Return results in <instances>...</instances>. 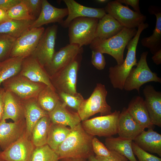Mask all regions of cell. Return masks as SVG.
Instances as JSON below:
<instances>
[{
  "mask_svg": "<svg viewBox=\"0 0 161 161\" xmlns=\"http://www.w3.org/2000/svg\"><path fill=\"white\" fill-rule=\"evenodd\" d=\"M87 133L81 123L72 128L68 136L55 151L59 160L88 158L94 154L92 140L94 137Z\"/></svg>",
  "mask_w": 161,
  "mask_h": 161,
  "instance_id": "6da1fadb",
  "label": "cell"
},
{
  "mask_svg": "<svg viewBox=\"0 0 161 161\" xmlns=\"http://www.w3.org/2000/svg\"><path fill=\"white\" fill-rule=\"evenodd\" d=\"M137 30L124 27L118 33L107 39L100 41L94 39L89 45L92 50H97L103 54H109L116 60L117 65L124 61L125 48L136 34Z\"/></svg>",
  "mask_w": 161,
  "mask_h": 161,
  "instance_id": "7a4b0ae2",
  "label": "cell"
},
{
  "mask_svg": "<svg viewBox=\"0 0 161 161\" xmlns=\"http://www.w3.org/2000/svg\"><path fill=\"white\" fill-rule=\"evenodd\" d=\"M107 93L104 85L97 84L91 96L87 99H84L77 110L81 121L88 119L97 113L104 116L112 113L111 106L106 101Z\"/></svg>",
  "mask_w": 161,
  "mask_h": 161,
  "instance_id": "3957f363",
  "label": "cell"
},
{
  "mask_svg": "<svg viewBox=\"0 0 161 161\" xmlns=\"http://www.w3.org/2000/svg\"><path fill=\"white\" fill-rule=\"evenodd\" d=\"M99 19L79 17L72 20L68 27L69 44L80 47L90 45L95 38V33Z\"/></svg>",
  "mask_w": 161,
  "mask_h": 161,
  "instance_id": "277c9868",
  "label": "cell"
},
{
  "mask_svg": "<svg viewBox=\"0 0 161 161\" xmlns=\"http://www.w3.org/2000/svg\"><path fill=\"white\" fill-rule=\"evenodd\" d=\"M148 52H143L135 67H133L125 82L123 89L126 91L136 89L140 93V87L150 82L161 83V79L151 71L147 62Z\"/></svg>",
  "mask_w": 161,
  "mask_h": 161,
  "instance_id": "5b68a950",
  "label": "cell"
},
{
  "mask_svg": "<svg viewBox=\"0 0 161 161\" xmlns=\"http://www.w3.org/2000/svg\"><path fill=\"white\" fill-rule=\"evenodd\" d=\"M120 113L115 111L109 114L87 120L82 121V126L87 133L93 136L111 137L117 134Z\"/></svg>",
  "mask_w": 161,
  "mask_h": 161,
  "instance_id": "8992f818",
  "label": "cell"
},
{
  "mask_svg": "<svg viewBox=\"0 0 161 161\" xmlns=\"http://www.w3.org/2000/svg\"><path fill=\"white\" fill-rule=\"evenodd\" d=\"M138 43L137 40H131L126 47L128 51L123 63L109 68V77L114 88L123 89L126 79L134 66L137 65L136 51Z\"/></svg>",
  "mask_w": 161,
  "mask_h": 161,
  "instance_id": "52a82bcc",
  "label": "cell"
},
{
  "mask_svg": "<svg viewBox=\"0 0 161 161\" xmlns=\"http://www.w3.org/2000/svg\"><path fill=\"white\" fill-rule=\"evenodd\" d=\"M2 84L5 91L14 93L22 100L37 98L47 86L32 81L19 74L4 81Z\"/></svg>",
  "mask_w": 161,
  "mask_h": 161,
  "instance_id": "ba28073f",
  "label": "cell"
},
{
  "mask_svg": "<svg viewBox=\"0 0 161 161\" xmlns=\"http://www.w3.org/2000/svg\"><path fill=\"white\" fill-rule=\"evenodd\" d=\"M107 14L112 16L124 27L134 29L145 21L146 16L133 11L117 0L109 1L104 8Z\"/></svg>",
  "mask_w": 161,
  "mask_h": 161,
  "instance_id": "9c48e42d",
  "label": "cell"
},
{
  "mask_svg": "<svg viewBox=\"0 0 161 161\" xmlns=\"http://www.w3.org/2000/svg\"><path fill=\"white\" fill-rule=\"evenodd\" d=\"M58 29V25L53 24L45 30L31 55L44 68L50 64L55 52V47Z\"/></svg>",
  "mask_w": 161,
  "mask_h": 161,
  "instance_id": "30bf717a",
  "label": "cell"
},
{
  "mask_svg": "<svg viewBox=\"0 0 161 161\" xmlns=\"http://www.w3.org/2000/svg\"><path fill=\"white\" fill-rule=\"evenodd\" d=\"M83 52V47L74 44H68L55 52L50 64L44 68L50 78L70 64Z\"/></svg>",
  "mask_w": 161,
  "mask_h": 161,
  "instance_id": "8fae6325",
  "label": "cell"
},
{
  "mask_svg": "<svg viewBox=\"0 0 161 161\" xmlns=\"http://www.w3.org/2000/svg\"><path fill=\"white\" fill-rule=\"evenodd\" d=\"M80 57L50 78L51 83L57 92H63L73 95L78 93L76 83Z\"/></svg>",
  "mask_w": 161,
  "mask_h": 161,
  "instance_id": "7c38bea8",
  "label": "cell"
},
{
  "mask_svg": "<svg viewBox=\"0 0 161 161\" xmlns=\"http://www.w3.org/2000/svg\"><path fill=\"white\" fill-rule=\"evenodd\" d=\"M45 30L42 27L29 29L17 38L10 57L25 58L31 55L36 48Z\"/></svg>",
  "mask_w": 161,
  "mask_h": 161,
  "instance_id": "4fadbf2b",
  "label": "cell"
},
{
  "mask_svg": "<svg viewBox=\"0 0 161 161\" xmlns=\"http://www.w3.org/2000/svg\"><path fill=\"white\" fill-rule=\"evenodd\" d=\"M26 133L0 152V159L5 161H30L34 149Z\"/></svg>",
  "mask_w": 161,
  "mask_h": 161,
  "instance_id": "5bb4252c",
  "label": "cell"
},
{
  "mask_svg": "<svg viewBox=\"0 0 161 161\" xmlns=\"http://www.w3.org/2000/svg\"><path fill=\"white\" fill-rule=\"evenodd\" d=\"M68 10L67 18L61 25L64 28L68 27L70 22L79 17L97 18H103L106 13L104 8H95L83 5L74 0H64Z\"/></svg>",
  "mask_w": 161,
  "mask_h": 161,
  "instance_id": "9a60e30c",
  "label": "cell"
},
{
  "mask_svg": "<svg viewBox=\"0 0 161 161\" xmlns=\"http://www.w3.org/2000/svg\"><path fill=\"white\" fill-rule=\"evenodd\" d=\"M19 74L32 81L43 83L55 90L44 68L31 55L24 59Z\"/></svg>",
  "mask_w": 161,
  "mask_h": 161,
  "instance_id": "2e32d148",
  "label": "cell"
},
{
  "mask_svg": "<svg viewBox=\"0 0 161 161\" xmlns=\"http://www.w3.org/2000/svg\"><path fill=\"white\" fill-rule=\"evenodd\" d=\"M68 15L67 8H58L52 5L47 0H42L41 13L30 28V29L38 28L44 25L58 23L61 25L64 18Z\"/></svg>",
  "mask_w": 161,
  "mask_h": 161,
  "instance_id": "e0dca14e",
  "label": "cell"
},
{
  "mask_svg": "<svg viewBox=\"0 0 161 161\" xmlns=\"http://www.w3.org/2000/svg\"><path fill=\"white\" fill-rule=\"evenodd\" d=\"M145 103L152 124L161 127V92L151 85L144 88Z\"/></svg>",
  "mask_w": 161,
  "mask_h": 161,
  "instance_id": "ac0fdd59",
  "label": "cell"
},
{
  "mask_svg": "<svg viewBox=\"0 0 161 161\" xmlns=\"http://www.w3.org/2000/svg\"><path fill=\"white\" fill-rule=\"evenodd\" d=\"M25 117L23 101L14 93L5 91L4 113L2 120L10 119L14 122L22 121Z\"/></svg>",
  "mask_w": 161,
  "mask_h": 161,
  "instance_id": "d6986e66",
  "label": "cell"
},
{
  "mask_svg": "<svg viewBox=\"0 0 161 161\" xmlns=\"http://www.w3.org/2000/svg\"><path fill=\"white\" fill-rule=\"evenodd\" d=\"M51 123L68 126L72 128L81 123V120L77 112H71L60 100L55 108L48 113Z\"/></svg>",
  "mask_w": 161,
  "mask_h": 161,
  "instance_id": "ffe728a7",
  "label": "cell"
},
{
  "mask_svg": "<svg viewBox=\"0 0 161 161\" xmlns=\"http://www.w3.org/2000/svg\"><path fill=\"white\" fill-rule=\"evenodd\" d=\"M144 130L134 120L127 108H124L118 120L117 134L119 137L133 141Z\"/></svg>",
  "mask_w": 161,
  "mask_h": 161,
  "instance_id": "44dd1931",
  "label": "cell"
},
{
  "mask_svg": "<svg viewBox=\"0 0 161 161\" xmlns=\"http://www.w3.org/2000/svg\"><path fill=\"white\" fill-rule=\"evenodd\" d=\"M127 110L134 120L143 129L152 128V124L144 100L141 97H134L129 102Z\"/></svg>",
  "mask_w": 161,
  "mask_h": 161,
  "instance_id": "7402d4cb",
  "label": "cell"
},
{
  "mask_svg": "<svg viewBox=\"0 0 161 161\" xmlns=\"http://www.w3.org/2000/svg\"><path fill=\"white\" fill-rule=\"evenodd\" d=\"M26 124V134L31 135L33 129L41 118L48 116V112L42 109L37 98L22 100Z\"/></svg>",
  "mask_w": 161,
  "mask_h": 161,
  "instance_id": "603a6c76",
  "label": "cell"
},
{
  "mask_svg": "<svg viewBox=\"0 0 161 161\" xmlns=\"http://www.w3.org/2000/svg\"><path fill=\"white\" fill-rule=\"evenodd\" d=\"M133 141L145 151L156 154L161 157V135L153 128H149L147 131L143 130Z\"/></svg>",
  "mask_w": 161,
  "mask_h": 161,
  "instance_id": "cb8c5ba5",
  "label": "cell"
},
{
  "mask_svg": "<svg viewBox=\"0 0 161 161\" xmlns=\"http://www.w3.org/2000/svg\"><path fill=\"white\" fill-rule=\"evenodd\" d=\"M148 10L149 13L155 15L156 21L155 27L152 34L143 38L142 45L149 49L153 55L161 49V9L155 6H150Z\"/></svg>",
  "mask_w": 161,
  "mask_h": 161,
  "instance_id": "d4e9b609",
  "label": "cell"
},
{
  "mask_svg": "<svg viewBox=\"0 0 161 161\" xmlns=\"http://www.w3.org/2000/svg\"><path fill=\"white\" fill-rule=\"evenodd\" d=\"M22 121L10 123L4 120L0 121V148L2 151L24 134L20 124Z\"/></svg>",
  "mask_w": 161,
  "mask_h": 161,
  "instance_id": "484cf974",
  "label": "cell"
},
{
  "mask_svg": "<svg viewBox=\"0 0 161 161\" xmlns=\"http://www.w3.org/2000/svg\"><path fill=\"white\" fill-rule=\"evenodd\" d=\"M124 27L110 15L106 14L99 19L95 39L103 41L109 39L120 32Z\"/></svg>",
  "mask_w": 161,
  "mask_h": 161,
  "instance_id": "4316f807",
  "label": "cell"
},
{
  "mask_svg": "<svg viewBox=\"0 0 161 161\" xmlns=\"http://www.w3.org/2000/svg\"><path fill=\"white\" fill-rule=\"evenodd\" d=\"M132 140L125 139L120 137H107L105 145L110 150L116 151L126 157L130 161H138L133 153L132 146Z\"/></svg>",
  "mask_w": 161,
  "mask_h": 161,
  "instance_id": "83f0119b",
  "label": "cell"
},
{
  "mask_svg": "<svg viewBox=\"0 0 161 161\" xmlns=\"http://www.w3.org/2000/svg\"><path fill=\"white\" fill-rule=\"evenodd\" d=\"M35 20L10 19L0 24V34H4L17 39L27 31Z\"/></svg>",
  "mask_w": 161,
  "mask_h": 161,
  "instance_id": "f1b7e54d",
  "label": "cell"
},
{
  "mask_svg": "<svg viewBox=\"0 0 161 161\" xmlns=\"http://www.w3.org/2000/svg\"><path fill=\"white\" fill-rule=\"evenodd\" d=\"M71 131L65 126L51 123L47 144L55 151L65 140Z\"/></svg>",
  "mask_w": 161,
  "mask_h": 161,
  "instance_id": "f546056e",
  "label": "cell"
},
{
  "mask_svg": "<svg viewBox=\"0 0 161 161\" xmlns=\"http://www.w3.org/2000/svg\"><path fill=\"white\" fill-rule=\"evenodd\" d=\"M51 123L48 115L41 118L36 124L31 134V141L34 146L38 147L47 144Z\"/></svg>",
  "mask_w": 161,
  "mask_h": 161,
  "instance_id": "4dcf8cb0",
  "label": "cell"
},
{
  "mask_svg": "<svg viewBox=\"0 0 161 161\" xmlns=\"http://www.w3.org/2000/svg\"><path fill=\"white\" fill-rule=\"evenodd\" d=\"M24 58L10 57L0 62V86L4 81L19 73Z\"/></svg>",
  "mask_w": 161,
  "mask_h": 161,
  "instance_id": "1f68e13d",
  "label": "cell"
},
{
  "mask_svg": "<svg viewBox=\"0 0 161 161\" xmlns=\"http://www.w3.org/2000/svg\"><path fill=\"white\" fill-rule=\"evenodd\" d=\"M37 99L41 108L48 113L55 108L60 100L56 90L47 86L40 92Z\"/></svg>",
  "mask_w": 161,
  "mask_h": 161,
  "instance_id": "d6a6232c",
  "label": "cell"
},
{
  "mask_svg": "<svg viewBox=\"0 0 161 161\" xmlns=\"http://www.w3.org/2000/svg\"><path fill=\"white\" fill-rule=\"evenodd\" d=\"M55 152L47 144L34 148L30 161H58Z\"/></svg>",
  "mask_w": 161,
  "mask_h": 161,
  "instance_id": "836d02e7",
  "label": "cell"
},
{
  "mask_svg": "<svg viewBox=\"0 0 161 161\" xmlns=\"http://www.w3.org/2000/svg\"><path fill=\"white\" fill-rule=\"evenodd\" d=\"M10 19L16 20H35L30 14L25 5L21 1L7 11Z\"/></svg>",
  "mask_w": 161,
  "mask_h": 161,
  "instance_id": "e575fe53",
  "label": "cell"
},
{
  "mask_svg": "<svg viewBox=\"0 0 161 161\" xmlns=\"http://www.w3.org/2000/svg\"><path fill=\"white\" fill-rule=\"evenodd\" d=\"M16 39L8 35L0 34V62L10 57Z\"/></svg>",
  "mask_w": 161,
  "mask_h": 161,
  "instance_id": "d590c367",
  "label": "cell"
},
{
  "mask_svg": "<svg viewBox=\"0 0 161 161\" xmlns=\"http://www.w3.org/2000/svg\"><path fill=\"white\" fill-rule=\"evenodd\" d=\"M60 100L66 106L78 110L84 99L81 94L73 95L63 92H57Z\"/></svg>",
  "mask_w": 161,
  "mask_h": 161,
  "instance_id": "8d00e7d4",
  "label": "cell"
},
{
  "mask_svg": "<svg viewBox=\"0 0 161 161\" xmlns=\"http://www.w3.org/2000/svg\"><path fill=\"white\" fill-rule=\"evenodd\" d=\"M132 146L133 153L137 157L138 161H161V158L150 154L142 149L133 141Z\"/></svg>",
  "mask_w": 161,
  "mask_h": 161,
  "instance_id": "74e56055",
  "label": "cell"
},
{
  "mask_svg": "<svg viewBox=\"0 0 161 161\" xmlns=\"http://www.w3.org/2000/svg\"><path fill=\"white\" fill-rule=\"evenodd\" d=\"M21 1L27 7L30 14L36 20L41 13L42 0H21Z\"/></svg>",
  "mask_w": 161,
  "mask_h": 161,
  "instance_id": "f35d334b",
  "label": "cell"
},
{
  "mask_svg": "<svg viewBox=\"0 0 161 161\" xmlns=\"http://www.w3.org/2000/svg\"><path fill=\"white\" fill-rule=\"evenodd\" d=\"M92 144L93 152L96 156L108 157L111 155V151L96 137L93 138Z\"/></svg>",
  "mask_w": 161,
  "mask_h": 161,
  "instance_id": "ab89813d",
  "label": "cell"
},
{
  "mask_svg": "<svg viewBox=\"0 0 161 161\" xmlns=\"http://www.w3.org/2000/svg\"><path fill=\"white\" fill-rule=\"evenodd\" d=\"M91 62L96 69L101 70L103 69L106 64V60L103 54L100 52L92 50Z\"/></svg>",
  "mask_w": 161,
  "mask_h": 161,
  "instance_id": "60d3db41",
  "label": "cell"
},
{
  "mask_svg": "<svg viewBox=\"0 0 161 161\" xmlns=\"http://www.w3.org/2000/svg\"><path fill=\"white\" fill-rule=\"evenodd\" d=\"M111 155L108 157L96 156V158L99 161H128V160L124 156L115 151L110 150Z\"/></svg>",
  "mask_w": 161,
  "mask_h": 161,
  "instance_id": "b9f144b4",
  "label": "cell"
},
{
  "mask_svg": "<svg viewBox=\"0 0 161 161\" xmlns=\"http://www.w3.org/2000/svg\"><path fill=\"white\" fill-rule=\"evenodd\" d=\"M21 1V0H0V8L7 11Z\"/></svg>",
  "mask_w": 161,
  "mask_h": 161,
  "instance_id": "7bdbcfd3",
  "label": "cell"
},
{
  "mask_svg": "<svg viewBox=\"0 0 161 161\" xmlns=\"http://www.w3.org/2000/svg\"><path fill=\"white\" fill-rule=\"evenodd\" d=\"M121 4H124L127 6L129 5L132 7L134 11L138 13H141L139 5V0H117Z\"/></svg>",
  "mask_w": 161,
  "mask_h": 161,
  "instance_id": "ee69618b",
  "label": "cell"
},
{
  "mask_svg": "<svg viewBox=\"0 0 161 161\" xmlns=\"http://www.w3.org/2000/svg\"><path fill=\"white\" fill-rule=\"evenodd\" d=\"M5 91L0 86V121L2 120L4 109V97Z\"/></svg>",
  "mask_w": 161,
  "mask_h": 161,
  "instance_id": "f6af8a7d",
  "label": "cell"
},
{
  "mask_svg": "<svg viewBox=\"0 0 161 161\" xmlns=\"http://www.w3.org/2000/svg\"><path fill=\"white\" fill-rule=\"evenodd\" d=\"M10 19L7 14V11L0 8V24Z\"/></svg>",
  "mask_w": 161,
  "mask_h": 161,
  "instance_id": "bcb514c9",
  "label": "cell"
},
{
  "mask_svg": "<svg viewBox=\"0 0 161 161\" xmlns=\"http://www.w3.org/2000/svg\"><path fill=\"white\" fill-rule=\"evenodd\" d=\"M152 59L154 62L157 65H159L161 64V49L153 54Z\"/></svg>",
  "mask_w": 161,
  "mask_h": 161,
  "instance_id": "7dc6e473",
  "label": "cell"
},
{
  "mask_svg": "<svg viewBox=\"0 0 161 161\" xmlns=\"http://www.w3.org/2000/svg\"><path fill=\"white\" fill-rule=\"evenodd\" d=\"M62 161H85L82 158H67L62 159Z\"/></svg>",
  "mask_w": 161,
  "mask_h": 161,
  "instance_id": "c3c4849f",
  "label": "cell"
},
{
  "mask_svg": "<svg viewBox=\"0 0 161 161\" xmlns=\"http://www.w3.org/2000/svg\"><path fill=\"white\" fill-rule=\"evenodd\" d=\"M88 161H99L94 156V155H92L88 158Z\"/></svg>",
  "mask_w": 161,
  "mask_h": 161,
  "instance_id": "681fc988",
  "label": "cell"
},
{
  "mask_svg": "<svg viewBox=\"0 0 161 161\" xmlns=\"http://www.w3.org/2000/svg\"><path fill=\"white\" fill-rule=\"evenodd\" d=\"M96 1L97 3L100 4L105 3H108L109 1L108 0H97Z\"/></svg>",
  "mask_w": 161,
  "mask_h": 161,
  "instance_id": "f907efd6",
  "label": "cell"
},
{
  "mask_svg": "<svg viewBox=\"0 0 161 161\" xmlns=\"http://www.w3.org/2000/svg\"><path fill=\"white\" fill-rule=\"evenodd\" d=\"M0 161H5L0 159Z\"/></svg>",
  "mask_w": 161,
  "mask_h": 161,
  "instance_id": "816d5d0a",
  "label": "cell"
},
{
  "mask_svg": "<svg viewBox=\"0 0 161 161\" xmlns=\"http://www.w3.org/2000/svg\"></svg>",
  "mask_w": 161,
  "mask_h": 161,
  "instance_id": "f5cc1de1",
  "label": "cell"
},
{
  "mask_svg": "<svg viewBox=\"0 0 161 161\" xmlns=\"http://www.w3.org/2000/svg\"></svg>",
  "mask_w": 161,
  "mask_h": 161,
  "instance_id": "db71d44e",
  "label": "cell"
}]
</instances>
